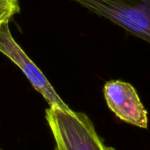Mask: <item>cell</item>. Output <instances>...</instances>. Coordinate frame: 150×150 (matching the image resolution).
I'll return each instance as SVG.
<instances>
[{
	"label": "cell",
	"mask_w": 150,
	"mask_h": 150,
	"mask_svg": "<svg viewBox=\"0 0 150 150\" xmlns=\"http://www.w3.org/2000/svg\"><path fill=\"white\" fill-rule=\"evenodd\" d=\"M45 118L54 136L55 149L62 150H115L106 146L90 118L60 107H48Z\"/></svg>",
	"instance_id": "1"
},
{
	"label": "cell",
	"mask_w": 150,
	"mask_h": 150,
	"mask_svg": "<svg viewBox=\"0 0 150 150\" xmlns=\"http://www.w3.org/2000/svg\"><path fill=\"white\" fill-rule=\"evenodd\" d=\"M104 96L109 109L122 121L148 127V112L132 84L120 80L108 81L104 86Z\"/></svg>",
	"instance_id": "4"
},
{
	"label": "cell",
	"mask_w": 150,
	"mask_h": 150,
	"mask_svg": "<svg viewBox=\"0 0 150 150\" xmlns=\"http://www.w3.org/2000/svg\"><path fill=\"white\" fill-rule=\"evenodd\" d=\"M54 150H62V149H55V148H54Z\"/></svg>",
	"instance_id": "6"
},
{
	"label": "cell",
	"mask_w": 150,
	"mask_h": 150,
	"mask_svg": "<svg viewBox=\"0 0 150 150\" xmlns=\"http://www.w3.org/2000/svg\"><path fill=\"white\" fill-rule=\"evenodd\" d=\"M20 11L18 0H0V25Z\"/></svg>",
	"instance_id": "5"
},
{
	"label": "cell",
	"mask_w": 150,
	"mask_h": 150,
	"mask_svg": "<svg viewBox=\"0 0 150 150\" xmlns=\"http://www.w3.org/2000/svg\"><path fill=\"white\" fill-rule=\"evenodd\" d=\"M0 52L21 69L33 87L47 101L49 107L69 108L59 97L42 71L14 40L10 31L9 22L0 25Z\"/></svg>",
	"instance_id": "3"
},
{
	"label": "cell",
	"mask_w": 150,
	"mask_h": 150,
	"mask_svg": "<svg viewBox=\"0 0 150 150\" xmlns=\"http://www.w3.org/2000/svg\"><path fill=\"white\" fill-rule=\"evenodd\" d=\"M150 45V0H73Z\"/></svg>",
	"instance_id": "2"
},
{
	"label": "cell",
	"mask_w": 150,
	"mask_h": 150,
	"mask_svg": "<svg viewBox=\"0 0 150 150\" xmlns=\"http://www.w3.org/2000/svg\"><path fill=\"white\" fill-rule=\"evenodd\" d=\"M0 150H2V149H0Z\"/></svg>",
	"instance_id": "7"
}]
</instances>
